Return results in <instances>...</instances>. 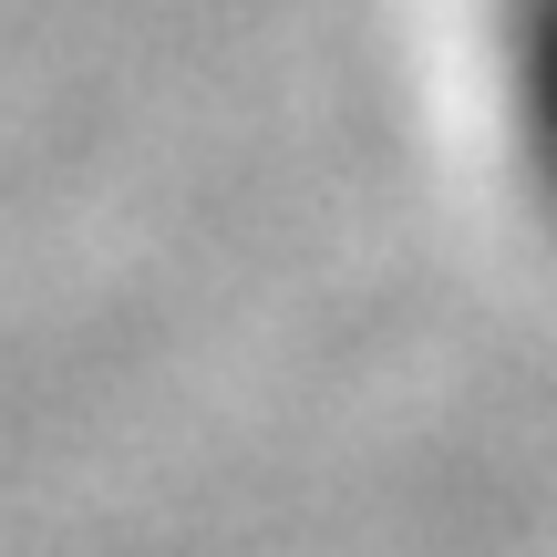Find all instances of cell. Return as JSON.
Segmentation results:
<instances>
[{"label":"cell","instance_id":"cell-1","mask_svg":"<svg viewBox=\"0 0 557 557\" xmlns=\"http://www.w3.org/2000/svg\"><path fill=\"white\" fill-rule=\"evenodd\" d=\"M527 114H537V156L557 176V0L527 11Z\"/></svg>","mask_w":557,"mask_h":557}]
</instances>
